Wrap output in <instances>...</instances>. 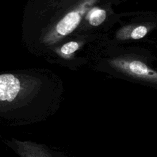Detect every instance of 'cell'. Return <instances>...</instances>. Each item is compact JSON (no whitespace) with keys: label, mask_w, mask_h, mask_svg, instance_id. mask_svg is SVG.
Listing matches in <instances>:
<instances>
[{"label":"cell","mask_w":157,"mask_h":157,"mask_svg":"<svg viewBox=\"0 0 157 157\" xmlns=\"http://www.w3.org/2000/svg\"><path fill=\"white\" fill-rule=\"evenodd\" d=\"M107 17L106 11L99 7H93L89 12L87 21L92 26H98L102 24Z\"/></svg>","instance_id":"obj_6"},{"label":"cell","mask_w":157,"mask_h":157,"mask_svg":"<svg viewBox=\"0 0 157 157\" xmlns=\"http://www.w3.org/2000/svg\"><path fill=\"white\" fill-rule=\"evenodd\" d=\"M109 63L112 68L126 75L157 84V71L139 59L119 57L110 59Z\"/></svg>","instance_id":"obj_3"},{"label":"cell","mask_w":157,"mask_h":157,"mask_svg":"<svg viewBox=\"0 0 157 157\" xmlns=\"http://www.w3.org/2000/svg\"><path fill=\"white\" fill-rule=\"evenodd\" d=\"M3 142L19 157H67L61 151L29 140H20L12 137L4 139Z\"/></svg>","instance_id":"obj_4"},{"label":"cell","mask_w":157,"mask_h":157,"mask_svg":"<svg viewBox=\"0 0 157 157\" xmlns=\"http://www.w3.org/2000/svg\"><path fill=\"white\" fill-rule=\"evenodd\" d=\"M149 30L145 25H129L121 28L116 33V38L119 40H137L144 37Z\"/></svg>","instance_id":"obj_5"},{"label":"cell","mask_w":157,"mask_h":157,"mask_svg":"<svg viewBox=\"0 0 157 157\" xmlns=\"http://www.w3.org/2000/svg\"><path fill=\"white\" fill-rule=\"evenodd\" d=\"M60 85L12 74L0 75V124L24 126L44 121L58 110Z\"/></svg>","instance_id":"obj_1"},{"label":"cell","mask_w":157,"mask_h":157,"mask_svg":"<svg viewBox=\"0 0 157 157\" xmlns=\"http://www.w3.org/2000/svg\"><path fill=\"white\" fill-rule=\"evenodd\" d=\"M98 1L80 0L74 7H67L64 12L52 14L47 19V25L39 32L40 42L52 45L69 36L79 26L83 17L87 20L89 12Z\"/></svg>","instance_id":"obj_2"},{"label":"cell","mask_w":157,"mask_h":157,"mask_svg":"<svg viewBox=\"0 0 157 157\" xmlns=\"http://www.w3.org/2000/svg\"><path fill=\"white\" fill-rule=\"evenodd\" d=\"M79 47L78 44L75 41L65 43L61 48L60 51L64 55H70L75 52Z\"/></svg>","instance_id":"obj_7"}]
</instances>
